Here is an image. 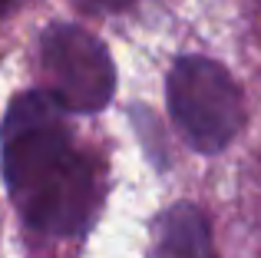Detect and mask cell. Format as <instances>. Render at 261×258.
<instances>
[{"mask_svg": "<svg viewBox=\"0 0 261 258\" xmlns=\"http://www.w3.org/2000/svg\"><path fill=\"white\" fill-rule=\"evenodd\" d=\"M93 7H99V10H129V7L136 4V0H89Z\"/></svg>", "mask_w": 261, "mask_h": 258, "instance_id": "obj_5", "label": "cell"}, {"mask_svg": "<svg viewBox=\"0 0 261 258\" xmlns=\"http://www.w3.org/2000/svg\"><path fill=\"white\" fill-rule=\"evenodd\" d=\"M166 99L175 126L198 152H222L242 129V90L228 70L208 57L178 60L169 73Z\"/></svg>", "mask_w": 261, "mask_h": 258, "instance_id": "obj_2", "label": "cell"}, {"mask_svg": "<svg viewBox=\"0 0 261 258\" xmlns=\"http://www.w3.org/2000/svg\"><path fill=\"white\" fill-rule=\"evenodd\" d=\"M46 96L63 113H96L113 99L116 66L109 50L76 23H53L40 43Z\"/></svg>", "mask_w": 261, "mask_h": 258, "instance_id": "obj_3", "label": "cell"}, {"mask_svg": "<svg viewBox=\"0 0 261 258\" xmlns=\"http://www.w3.org/2000/svg\"><path fill=\"white\" fill-rule=\"evenodd\" d=\"M0 166L10 202L30 228L46 235H80L99 205L96 172L73 146L63 110L43 90L10 103L0 126Z\"/></svg>", "mask_w": 261, "mask_h": 258, "instance_id": "obj_1", "label": "cell"}, {"mask_svg": "<svg viewBox=\"0 0 261 258\" xmlns=\"http://www.w3.org/2000/svg\"><path fill=\"white\" fill-rule=\"evenodd\" d=\"M152 258H215L208 219L198 205L178 202L155 225Z\"/></svg>", "mask_w": 261, "mask_h": 258, "instance_id": "obj_4", "label": "cell"}]
</instances>
